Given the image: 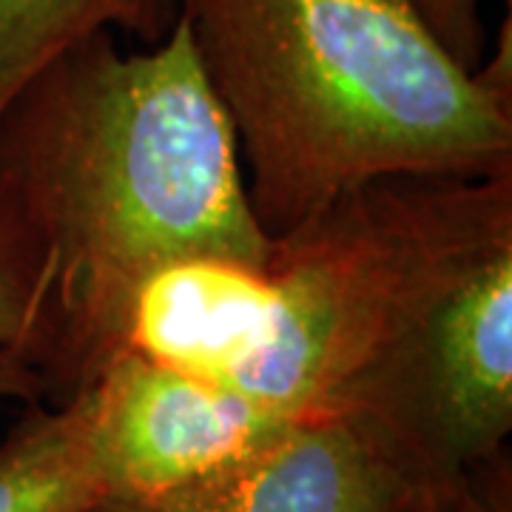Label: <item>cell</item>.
I'll list each match as a JSON object with an SVG mask.
<instances>
[{
    "mask_svg": "<svg viewBox=\"0 0 512 512\" xmlns=\"http://www.w3.org/2000/svg\"><path fill=\"white\" fill-rule=\"evenodd\" d=\"M450 55L470 72L484 60V20L481 0H407Z\"/></svg>",
    "mask_w": 512,
    "mask_h": 512,
    "instance_id": "8fae6325",
    "label": "cell"
},
{
    "mask_svg": "<svg viewBox=\"0 0 512 512\" xmlns=\"http://www.w3.org/2000/svg\"><path fill=\"white\" fill-rule=\"evenodd\" d=\"M180 20V0H0V114L55 57L97 35L160 43Z\"/></svg>",
    "mask_w": 512,
    "mask_h": 512,
    "instance_id": "9c48e42d",
    "label": "cell"
},
{
    "mask_svg": "<svg viewBox=\"0 0 512 512\" xmlns=\"http://www.w3.org/2000/svg\"><path fill=\"white\" fill-rule=\"evenodd\" d=\"M268 262L188 254L148 271L123 316L120 353L237 390L271 342ZM117 353V356H120Z\"/></svg>",
    "mask_w": 512,
    "mask_h": 512,
    "instance_id": "52a82bcc",
    "label": "cell"
},
{
    "mask_svg": "<svg viewBox=\"0 0 512 512\" xmlns=\"http://www.w3.org/2000/svg\"><path fill=\"white\" fill-rule=\"evenodd\" d=\"M416 512H453V498H441V495H430L424 498Z\"/></svg>",
    "mask_w": 512,
    "mask_h": 512,
    "instance_id": "4fadbf2b",
    "label": "cell"
},
{
    "mask_svg": "<svg viewBox=\"0 0 512 512\" xmlns=\"http://www.w3.org/2000/svg\"><path fill=\"white\" fill-rule=\"evenodd\" d=\"M330 410L453 498L512 430V171L450 177L427 245L365 365Z\"/></svg>",
    "mask_w": 512,
    "mask_h": 512,
    "instance_id": "3957f363",
    "label": "cell"
},
{
    "mask_svg": "<svg viewBox=\"0 0 512 512\" xmlns=\"http://www.w3.org/2000/svg\"><path fill=\"white\" fill-rule=\"evenodd\" d=\"M447 177L365 185L271 239V342L237 390L279 416L330 410L410 279Z\"/></svg>",
    "mask_w": 512,
    "mask_h": 512,
    "instance_id": "277c9868",
    "label": "cell"
},
{
    "mask_svg": "<svg viewBox=\"0 0 512 512\" xmlns=\"http://www.w3.org/2000/svg\"><path fill=\"white\" fill-rule=\"evenodd\" d=\"M103 501L151 498L214 476L285 421L234 387L120 353L83 390Z\"/></svg>",
    "mask_w": 512,
    "mask_h": 512,
    "instance_id": "5b68a950",
    "label": "cell"
},
{
    "mask_svg": "<svg viewBox=\"0 0 512 512\" xmlns=\"http://www.w3.org/2000/svg\"><path fill=\"white\" fill-rule=\"evenodd\" d=\"M424 493L382 441L339 410L285 421L245 458L171 493L94 512H416Z\"/></svg>",
    "mask_w": 512,
    "mask_h": 512,
    "instance_id": "8992f818",
    "label": "cell"
},
{
    "mask_svg": "<svg viewBox=\"0 0 512 512\" xmlns=\"http://www.w3.org/2000/svg\"><path fill=\"white\" fill-rule=\"evenodd\" d=\"M103 498L83 396L26 402L0 441V512H94Z\"/></svg>",
    "mask_w": 512,
    "mask_h": 512,
    "instance_id": "ba28073f",
    "label": "cell"
},
{
    "mask_svg": "<svg viewBox=\"0 0 512 512\" xmlns=\"http://www.w3.org/2000/svg\"><path fill=\"white\" fill-rule=\"evenodd\" d=\"M46 288V251L15 183L0 171V350L29 362Z\"/></svg>",
    "mask_w": 512,
    "mask_h": 512,
    "instance_id": "30bf717a",
    "label": "cell"
},
{
    "mask_svg": "<svg viewBox=\"0 0 512 512\" xmlns=\"http://www.w3.org/2000/svg\"><path fill=\"white\" fill-rule=\"evenodd\" d=\"M180 20L271 239L382 180L512 171V92L407 0H180Z\"/></svg>",
    "mask_w": 512,
    "mask_h": 512,
    "instance_id": "7a4b0ae2",
    "label": "cell"
},
{
    "mask_svg": "<svg viewBox=\"0 0 512 512\" xmlns=\"http://www.w3.org/2000/svg\"><path fill=\"white\" fill-rule=\"evenodd\" d=\"M0 399H23V402L43 399L40 376L18 350H0Z\"/></svg>",
    "mask_w": 512,
    "mask_h": 512,
    "instance_id": "7c38bea8",
    "label": "cell"
},
{
    "mask_svg": "<svg viewBox=\"0 0 512 512\" xmlns=\"http://www.w3.org/2000/svg\"><path fill=\"white\" fill-rule=\"evenodd\" d=\"M0 171L46 251L29 353L46 404L69 402L120 353L128 299L157 265L271 256L183 20L143 52L97 35L43 66L0 114Z\"/></svg>",
    "mask_w": 512,
    "mask_h": 512,
    "instance_id": "6da1fadb",
    "label": "cell"
}]
</instances>
